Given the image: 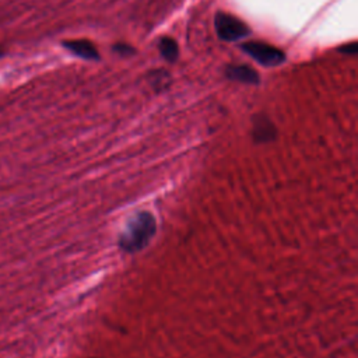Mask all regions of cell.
I'll return each mask as SVG.
<instances>
[{"mask_svg": "<svg viewBox=\"0 0 358 358\" xmlns=\"http://www.w3.org/2000/svg\"><path fill=\"white\" fill-rule=\"evenodd\" d=\"M155 232V220L150 213H139L126 227L121 236L122 249L126 252H137L143 249L153 238Z\"/></svg>", "mask_w": 358, "mask_h": 358, "instance_id": "cell-1", "label": "cell"}, {"mask_svg": "<svg viewBox=\"0 0 358 358\" xmlns=\"http://www.w3.org/2000/svg\"><path fill=\"white\" fill-rule=\"evenodd\" d=\"M214 24L219 36L227 43L240 41V39L247 38L251 34V28L243 20L223 12L216 14Z\"/></svg>", "mask_w": 358, "mask_h": 358, "instance_id": "cell-2", "label": "cell"}, {"mask_svg": "<svg viewBox=\"0 0 358 358\" xmlns=\"http://www.w3.org/2000/svg\"><path fill=\"white\" fill-rule=\"evenodd\" d=\"M243 51L265 67H274L282 65L286 60V55L283 51L265 43L243 44Z\"/></svg>", "mask_w": 358, "mask_h": 358, "instance_id": "cell-3", "label": "cell"}, {"mask_svg": "<svg viewBox=\"0 0 358 358\" xmlns=\"http://www.w3.org/2000/svg\"><path fill=\"white\" fill-rule=\"evenodd\" d=\"M227 77L230 80H235L245 85H258L259 83V74L256 70L247 65L240 66H230L227 69Z\"/></svg>", "mask_w": 358, "mask_h": 358, "instance_id": "cell-4", "label": "cell"}, {"mask_svg": "<svg viewBox=\"0 0 358 358\" xmlns=\"http://www.w3.org/2000/svg\"><path fill=\"white\" fill-rule=\"evenodd\" d=\"M63 45L78 58L87 60H98V51L90 41H86V39H74V41H67Z\"/></svg>", "mask_w": 358, "mask_h": 358, "instance_id": "cell-5", "label": "cell"}, {"mask_svg": "<svg viewBox=\"0 0 358 358\" xmlns=\"http://www.w3.org/2000/svg\"><path fill=\"white\" fill-rule=\"evenodd\" d=\"M254 136H255V140L259 143L270 142L276 136V129L269 119L258 118V121L255 122V126H254Z\"/></svg>", "mask_w": 358, "mask_h": 358, "instance_id": "cell-6", "label": "cell"}, {"mask_svg": "<svg viewBox=\"0 0 358 358\" xmlns=\"http://www.w3.org/2000/svg\"><path fill=\"white\" fill-rule=\"evenodd\" d=\"M158 48H160L163 58L168 62H175L179 56L178 44L174 41L172 38H163L160 44H158Z\"/></svg>", "mask_w": 358, "mask_h": 358, "instance_id": "cell-7", "label": "cell"}, {"mask_svg": "<svg viewBox=\"0 0 358 358\" xmlns=\"http://www.w3.org/2000/svg\"><path fill=\"white\" fill-rule=\"evenodd\" d=\"M115 52H118L121 56H128V55L133 54L135 49L131 45H126V44H118L115 47Z\"/></svg>", "mask_w": 358, "mask_h": 358, "instance_id": "cell-8", "label": "cell"}, {"mask_svg": "<svg viewBox=\"0 0 358 358\" xmlns=\"http://www.w3.org/2000/svg\"><path fill=\"white\" fill-rule=\"evenodd\" d=\"M339 52L347 54V55H355V54H357V44H355V43H351V44H348V45H344L343 48L339 49Z\"/></svg>", "mask_w": 358, "mask_h": 358, "instance_id": "cell-9", "label": "cell"}]
</instances>
